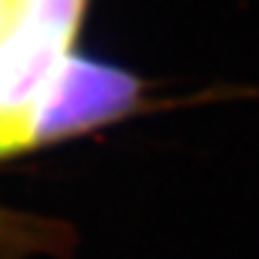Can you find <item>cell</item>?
Wrapping results in <instances>:
<instances>
[{
  "label": "cell",
  "mask_w": 259,
  "mask_h": 259,
  "mask_svg": "<svg viewBox=\"0 0 259 259\" xmlns=\"http://www.w3.org/2000/svg\"><path fill=\"white\" fill-rule=\"evenodd\" d=\"M141 105V83L130 72L66 55L33 108V141L45 144L108 124Z\"/></svg>",
  "instance_id": "2"
},
{
  "label": "cell",
  "mask_w": 259,
  "mask_h": 259,
  "mask_svg": "<svg viewBox=\"0 0 259 259\" xmlns=\"http://www.w3.org/2000/svg\"><path fill=\"white\" fill-rule=\"evenodd\" d=\"M85 0H0V157L36 146L33 108L83 20Z\"/></svg>",
  "instance_id": "1"
}]
</instances>
